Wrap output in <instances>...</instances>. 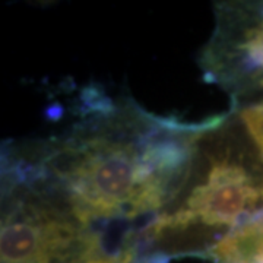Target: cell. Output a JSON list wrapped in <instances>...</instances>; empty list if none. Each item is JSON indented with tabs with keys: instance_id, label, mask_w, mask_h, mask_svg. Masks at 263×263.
<instances>
[{
	"instance_id": "5",
	"label": "cell",
	"mask_w": 263,
	"mask_h": 263,
	"mask_svg": "<svg viewBox=\"0 0 263 263\" xmlns=\"http://www.w3.org/2000/svg\"><path fill=\"white\" fill-rule=\"evenodd\" d=\"M135 240H129L117 252H107L100 235L89 228L81 237L78 245L57 263H133Z\"/></svg>"
},
{
	"instance_id": "1",
	"label": "cell",
	"mask_w": 263,
	"mask_h": 263,
	"mask_svg": "<svg viewBox=\"0 0 263 263\" xmlns=\"http://www.w3.org/2000/svg\"><path fill=\"white\" fill-rule=\"evenodd\" d=\"M206 126L161 122L107 103L70 136L43 146L37 162L15 170L12 181L51 197L85 228L101 219L160 214Z\"/></svg>"
},
{
	"instance_id": "6",
	"label": "cell",
	"mask_w": 263,
	"mask_h": 263,
	"mask_svg": "<svg viewBox=\"0 0 263 263\" xmlns=\"http://www.w3.org/2000/svg\"><path fill=\"white\" fill-rule=\"evenodd\" d=\"M238 119L263 161V101L249 104L238 110Z\"/></svg>"
},
{
	"instance_id": "3",
	"label": "cell",
	"mask_w": 263,
	"mask_h": 263,
	"mask_svg": "<svg viewBox=\"0 0 263 263\" xmlns=\"http://www.w3.org/2000/svg\"><path fill=\"white\" fill-rule=\"evenodd\" d=\"M5 209L2 263H57L88 230L56 200L22 183L13 181Z\"/></svg>"
},
{
	"instance_id": "4",
	"label": "cell",
	"mask_w": 263,
	"mask_h": 263,
	"mask_svg": "<svg viewBox=\"0 0 263 263\" xmlns=\"http://www.w3.org/2000/svg\"><path fill=\"white\" fill-rule=\"evenodd\" d=\"M208 75L226 86L243 76L263 72V12L252 16L245 6H227L219 13L215 37L205 50Z\"/></svg>"
},
{
	"instance_id": "2",
	"label": "cell",
	"mask_w": 263,
	"mask_h": 263,
	"mask_svg": "<svg viewBox=\"0 0 263 263\" xmlns=\"http://www.w3.org/2000/svg\"><path fill=\"white\" fill-rule=\"evenodd\" d=\"M263 216V161L256 148L215 119L199 135L187 168L167 206L145 230L170 252L206 254L233 231Z\"/></svg>"
}]
</instances>
